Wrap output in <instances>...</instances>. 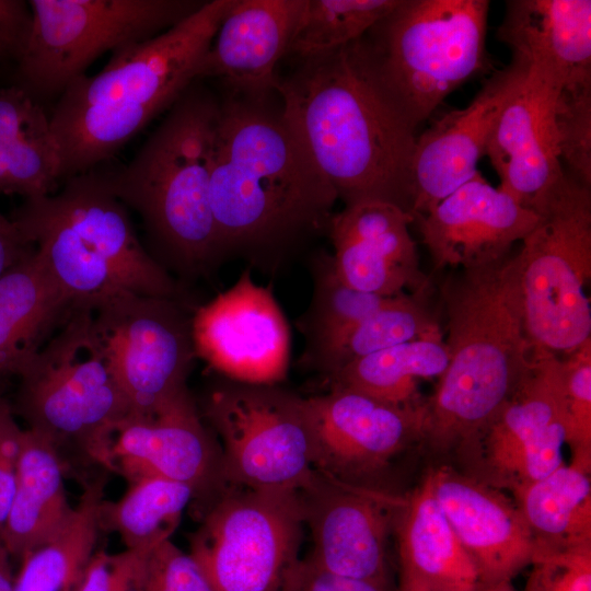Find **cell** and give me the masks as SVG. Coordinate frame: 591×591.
Here are the masks:
<instances>
[{"instance_id":"22","label":"cell","mask_w":591,"mask_h":591,"mask_svg":"<svg viewBox=\"0 0 591 591\" xmlns=\"http://www.w3.org/2000/svg\"><path fill=\"white\" fill-rule=\"evenodd\" d=\"M430 475L436 500L472 558L480 589L509 583L531 565L537 545L513 501L450 467Z\"/></svg>"},{"instance_id":"18","label":"cell","mask_w":591,"mask_h":591,"mask_svg":"<svg viewBox=\"0 0 591 591\" xmlns=\"http://www.w3.org/2000/svg\"><path fill=\"white\" fill-rule=\"evenodd\" d=\"M301 497L313 544L306 559L338 576L389 583L386 547L396 498L318 472Z\"/></svg>"},{"instance_id":"14","label":"cell","mask_w":591,"mask_h":591,"mask_svg":"<svg viewBox=\"0 0 591 591\" xmlns=\"http://www.w3.org/2000/svg\"><path fill=\"white\" fill-rule=\"evenodd\" d=\"M112 472L131 483L159 476L188 485L200 514L228 487L217 437L188 387L147 415L131 413L116 427Z\"/></svg>"},{"instance_id":"3","label":"cell","mask_w":591,"mask_h":591,"mask_svg":"<svg viewBox=\"0 0 591 591\" xmlns=\"http://www.w3.org/2000/svg\"><path fill=\"white\" fill-rule=\"evenodd\" d=\"M448 366L426 401L422 440L467 445L532 369L535 346L523 320L515 254L457 269L441 287Z\"/></svg>"},{"instance_id":"42","label":"cell","mask_w":591,"mask_h":591,"mask_svg":"<svg viewBox=\"0 0 591 591\" xmlns=\"http://www.w3.org/2000/svg\"><path fill=\"white\" fill-rule=\"evenodd\" d=\"M48 138L50 119L42 104L14 84L0 89V143Z\"/></svg>"},{"instance_id":"34","label":"cell","mask_w":591,"mask_h":591,"mask_svg":"<svg viewBox=\"0 0 591 591\" xmlns=\"http://www.w3.org/2000/svg\"><path fill=\"white\" fill-rule=\"evenodd\" d=\"M308 259L312 297L296 321L305 340L304 347L364 320L399 296L385 297L349 286L339 277L332 254L325 250L310 253Z\"/></svg>"},{"instance_id":"10","label":"cell","mask_w":591,"mask_h":591,"mask_svg":"<svg viewBox=\"0 0 591 591\" xmlns=\"http://www.w3.org/2000/svg\"><path fill=\"white\" fill-rule=\"evenodd\" d=\"M204 1L31 0L32 22L14 85L42 101L62 92L102 54L152 38Z\"/></svg>"},{"instance_id":"19","label":"cell","mask_w":591,"mask_h":591,"mask_svg":"<svg viewBox=\"0 0 591 591\" xmlns=\"http://www.w3.org/2000/svg\"><path fill=\"white\" fill-rule=\"evenodd\" d=\"M529 66L520 57L494 73L467 106L445 113L416 136L413 155L415 218L431 211L441 200L477 172L495 125L521 86Z\"/></svg>"},{"instance_id":"28","label":"cell","mask_w":591,"mask_h":591,"mask_svg":"<svg viewBox=\"0 0 591 591\" xmlns=\"http://www.w3.org/2000/svg\"><path fill=\"white\" fill-rule=\"evenodd\" d=\"M403 506L401 577L432 591H479L477 569L436 500L430 473Z\"/></svg>"},{"instance_id":"33","label":"cell","mask_w":591,"mask_h":591,"mask_svg":"<svg viewBox=\"0 0 591 591\" xmlns=\"http://www.w3.org/2000/svg\"><path fill=\"white\" fill-rule=\"evenodd\" d=\"M128 484L120 499L102 501L100 531L117 533L127 549L149 552L171 540L195 495L188 485L159 476Z\"/></svg>"},{"instance_id":"32","label":"cell","mask_w":591,"mask_h":591,"mask_svg":"<svg viewBox=\"0 0 591 591\" xmlns=\"http://www.w3.org/2000/svg\"><path fill=\"white\" fill-rule=\"evenodd\" d=\"M449 361L443 335L408 340L351 362L325 380L401 406H417L421 380L440 378Z\"/></svg>"},{"instance_id":"46","label":"cell","mask_w":591,"mask_h":591,"mask_svg":"<svg viewBox=\"0 0 591 591\" xmlns=\"http://www.w3.org/2000/svg\"><path fill=\"white\" fill-rule=\"evenodd\" d=\"M31 248L11 218L0 212V278Z\"/></svg>"},{"instance_id":"45","label":"cell","mask_w":591,"mask_h":591,"mask_svg":"<svg viewBox=\"0 0 591 591\" xmlns=\"http://www.w3.org/2000/svg\"><path fill=\"white\" fill-rule=\"evenodd\" d=\"M27 3L0 0V66L7 61L15 63L23 49L32 22Z\"/></svg>"},{"instance_id":"27","label":"cell","mask_w":591,"mask_h":591,"mask_svg":"<svg viewBox=\"0 0 591 591\" xmlns=\"http://www.w3.org/2000/svg\"><path fill=\"white\" fill-rule=\"evenodd\" d=\"M65 471L42 436L24 429L18 460L14 490L1 542L11 558L25 555L51 540L70 518Z\"/></svg>"},{"instance_id":"2","label":"cell","mask_w":591,"mask_h":591,"mask_svg":"<svg viewBox=\"0 0 591 591\" xmlns=\"http://www.w3.org/2000/svg\"><path fill=\"white\" fill-rule=\"evenodd\" d=\"M297 61L274 90L338 199L345 206L389 202L412 215L415 131L382 94L355 44Z\"/></svg>"},{"instance_id":"44","label":"cell","mask_w":591,"mask_h":591,"mask_svg":"<svg viewBox=\"0 0 591 591\" xmlns=\"http://www.w3.org/2000/svg\"><path fill=\"white\" fill-rule=\"evenodd\" d=\"M281 591H391L390 583L359 580L326 571L301 559Z\"/></svg>"},{"instance_id":"20","label":"cell","mask_w":591,"mask_h":591,"mask_svg":"<svg viewBox=\"0 0 591 591\" xmlns=\"http://www.w3.org/2000/svg\"><path fill=\"white\" fill-rule=\"evenodd\" d=\"M415 221L434 270L475 269L507 258L513 244L535 227L538 215L477 172Z\"/></svg>"},{"instance_id":"4","label":"cell","mask_w":591,"mask_h":591,"mask_svg":"<svg viewBox=\"0 0 591 591\" xmlns=\"http://www.w3.org/2000/svg\"><path fill=\"white\" fill-rule=\"evenodd\" d=\"M220 101L194 81L134 159L105 172L112 193L135 209L177 269L205 274L222 263L210 200Z\"/></svg>"},{"instance_id":"36","label":"cell","mask_w":591,"mask_h":591,"mask_svg":"<svg viewBox=\"0 0 591 591\" xmlns=\"http://www.w3.org/2000/svg\"><path fill=\"white\" fill-rule=\"evenodd\" d=\"M60 177L54 138L0 143V193L26 198L53 194Z\"/></svg>"},{"instance_id":"7","label":"cell","mask_w":591,"mask_h":591,"mask_svg":"<svg viewBox=\"0 0 591 591\" xmlns=\"http://www.w3.org/2000/svg\"><path fill=\"white\" fill-rule=\"evenodd\" d=\"M234 1H204L167 31L114 51L99 73L76 79L53 112L71 111L83 143L112 157L196 81L198 65Z\"/></svg>"},{"instance_id":"15","label":"cell","mask_w":591,"mask_h":591,"mask_svg":"<svg viewBox=\"0 0 591 591\" xmlns=\"http://www.w3.org/2000/svg\"><path fill=\"white\" fill-rule=\"evenodd\" d=\"M196 356L221 376L278 384L290 359V329L271 287L246 268L225 291L192 315Z\"/></svg>"},{"instance_id":"48","label":"cell","mask_w":591,"mask_h":591,"mask_svg":"<svg viewBox=\"0 0 591 591\" xmlns=\"http://www.w3.org/2000/svg\"><path fill=\"white\" fill-rule=\"evenodd\" d=\"M396 591H432L427 586H425L422 582L401 577L399 579V586Z\"/></svg>"},{"instance_id":"24","label":"cell","mask_w":591,"mask_h":591,"mask_svg":"<svg viewBox=\"0 0 591 591\" xmlns=\"http://www.w3.org/2000/svg\"><path fill=\"white\" fill-rule=\"evenodd\" d=\"M305 0H235L201 58L196 81L219 79L231 94L275 93L276 68L286 57Z\"/></svg>"},{"instance_id":"26","label":"cell","mask_w":591,"mask_h":591,"mask_svg":"<svg viewBox=\"0 0 591 591\" xmlns=\"http://www.w3.org/2000/svg\"><path fill=\"white\" fill-rule=\"evenodd\" d=\"M71 308L32 246L0 278V382L19 379Z\"/></svg>"},{"instance_id":"8","label":"cell","mask_w":591,"mask_h":591,"mask_svg":"<svg viewBox=\"0 0 591 591\" xmlns=\"http://www.w3.org/2000/svg\"><path fill=\"white\" fill-rule=\"evenodd\" d=\"M487 0H399L355 47L371 78L415 131L487 66Z\"/></svg>"},{"instance_id":"30","label":"cell","mask_w":591,"mask_h":591,"mask_svg":"<svg viewBox=\"0 0 591 591\" xmlns=\"http://www.w3.org/2000/svg\"><path fill=\"white\" fill-rule=\"evenodd\" d=\"M537 547L591 545L590 466L561 464L547 476L511 488Z\"/></svg>"},{"instance_id":"35","label":"cell","mask_w":591,"mask_h":591,"mask_svg":"<svg viewBox=\"0 0 591 591\" xmlns=\"http://www.w3.org/2000/svg\"><path fill=\"white\" fill-rule=\"evenodd\" d=\"M399 0H305L286 57L317 56L360 39Z\"/></svg>"},{"instance_id":"43","label":"cell","mask_w":591,"mask_h":591,"mask_svg":"<svg viewBox=\"0 0 591 591\" xmlns=\"http://www.w3.org/2000/svg\"><path fill=\"white\" fill-rule=\"evenodd\" d=\"M23 431L12 404L0 393V541L14 490Z\"/></svg>"},{"instance_id":"38","label":"cell","mask_w":591,"mask_h":591,"mask_svg":"<svg viewBox=\"0 0 591 591\" xmlns=\"http://www.w3.org/2000/svg\"><path fill=\"white\" fill-rule=\"evenodd\" d=\"M567 414V441L573 462L590 465L591 453V338L560 358Z\"/></svg>"},{"instance_id":"41","label":"cell","mask_w":591,"mask_h":591,"mask_svg":"<svg viewBox=\"0 0 591 591\" xmlns=\"http://www.w3.org/2000/svg\"><path fill=\"white\" fill-rule=\"evenodd\" d=\"M146 591H215L204 571L171 540L154 547L147 558Z\"/></svg>"},{"instance_id":"39","label":"cell","mask_w":591,"mask_h":591,"mask_svg":"<svg viewBox=\"0 0 591 591\" xmlns=\"http://www.w3.org/2000/svg\"><path fill=\"white\" fill-rule=\"evenodd\" d=\"M525 591H591V545L537 547Z\"/></svg>"},{"instance_id":"37","label":"cell","mask_w":591,"mask_h":591,"mask_svg":"<svg viewBox=\"0 0 591 591\" xmlns=\"http://www.w3.org/2000/svg\"><path fill=\"white\" fill-rule=\"evenodd\" d=\"M554 123L561 162L573 179L591 189V85L563 90Z\"/></svg>"},{"instance_id":"40","label":"cell","mask_w":591,"mask_h":591,"mask_svg":"<svg viewBox=\"0 0 591 591\" xmlns=\"http://www.w3.org/2000/svg\"><path fill=\"white\" fill-rule=\"evenodd\" d=\"M151 551L94 552L78 591H146L147 558Z\"/></svg>"},{"instance_id":"5","label":"cell","mask_w":591,"mask_h":591,"mask_svg":"<svg viewBox=\"0 0 591 591\" xmlns=\"http://www.w3.org/2000/svg\"><path fill=\"white\" fill-rule=\"evenodd\" d=\"M11 220L72 305L130 291L178 300V285L140 244L104 173L66 178L57 194L26 198Z\"/></svg>"},{"instance_id":"23","label":"cell","mask_w":591,"mask_h":591,"mask_svg":"<svg viewBox=\"0 0 591 591\" xmlns=\"http://www.w3.org/2000/svg\"><path fill=\"white\" fill-rule=\"evenodd\" d=\"M560 91L528 70L502 109L486 153L500 178L498 188L531 209L564 175L554 114Z\"/></svg>"},{"instance_id":"13","label":"cell","mask_w":591,"mask_h":591,"mask_svg":"<svg viewBox=\"0 0 591 591\" xmlns=\"http://www.w3.org/2000/svg\"><path fill=\"white\" fill-rule=\"evenodd\" d=\"M81 305L134 414H151L187 387L197 356L178 300L117 291Z\"/></svg>"},{"instance_id":"29","label":"cell","mask_w":591,"mask_h":591,"mask_svg":"<svg viewBox=\"0 0 591 591\" xmlns=\"http://www.w3.org/2000/svg\"><path fill=\"white\" fill-rule=\"evenodd\" d=\"M428 293H402L364 320L304 347L301 366L326 380L351 362L385 348L443 335L440 320L427 303Z\"/></svg>"},{"instance_id":"47","label":"cell","mask_w":591,"mask_h":591,"mask_svg":"<svg viewBox=\"0 0 591 591\" xmlns=\"http://www.w3.org/2000/svg\"><path fill=\"white\" fill-rule=\"evenodd\" d=\"M14 578L11 567V556L0 541V591H13Z\"/></svg>"},{"instance_id":"12","label":"cell","mask_w":591,"mask_h":591,"mask_svg":"<svg viewBox=\"0 0 591 591\" xmlns=\"http://www.w3.org/2000/svg\"><path fill=\"white\" fill-rule=\"evenodd\" d=\"M199 520L188 553L215 591H281L301 561V493L228 486Z\"/></svg>"},{"instance_id":"31","label":"cell","mask_w":591,"mask_h":591,"mask_svg":"<svg viewBox=\"0 0 591 591\" xmlns=\"http://www.w3.org/2000/svg\"><path fill=\"white\" fill-rule=\"evenodd\" d=\"M107 472L84 484L79 502L61 530L21 559L13 591H78L101 533L99 510Z\"/></svg>"},{"instance_id":"25","label":"cell","mask_w":591,"mask_h":591,"mask_svg":"<svg viewBox=\"0 0 591 591\" xmlns=\"http://www.w3.org/2000/svg\"><path fill=\"white\" fill-rule=\"evenodd\" d=\"M497 37L560 92L591 85L590 0H510Z\"/></svg>"},{"instance_id":"17","label":"cell","mask_w":591,"mask_h":591,"mask_svg":"<svg viewBox=\"0 0 591 591\" xmlns=\"http://www.w3.org/2000/svg\"><path fill=\"white\" fill-rule=\"evenodd\" d=\"M566 441L560 357L535 346L528 376L467 445L478 447L489 471L511 489L564 464Z\"/></svg>"},{"instance_id":"6","label":"cell","mask_w":591,"mask_h":591,"mask_svg":"<svg viewBox=\"0 0 591 591\" xmlns=\"http://www.w3.org/2000/svg\"><path fill=\"white\" fill-rule=\"evenodd\" d=\"M13 412L55 449L67 472H112L117 425L132 413L93 329L86 305L66 320L19 376Z\"/></svg>"},{"instance_id":"21","label":"cell","mask_w":591,"mask_h":591,"mask_svg":"<svg viewBox=\"0 0 591 591\" xmlns=\"http://www.w3.org/2000/svg\"><path fill=\"white\" fill-rule=\"evenodd\" d=\"M414 217L402 208L370 200L345 206L331 219L327 236L339 277L362 291L393 297L429 292L417 246Z\"/></svg>"},{"instance_id":"16","label":"cell","mask_w":591,"mask_h":591,"mask_svg":"<svg viewBox=\"0 0 591 591\" xmlns=\"http://www.w3.org/2000/svg\"><path fill=\"white\" fill-rule=\"evenodd\" d=\"M316 472L361 486L424 436L426 401L417 406L383 402L362 392L331 386L305 397Z\"/></svg>"},{"instance_id":"49","label":"cell","mask_w":591,"mask_h":591,"mask_svg":"<svg viewBox=\"0 0 591 591\" xmlns=\"http://www.w3.org/2000/svg\"><path fill=\"white\" fill-rule=\"evenodd\" d=\"M479 591H512V589L509 582V583H503V584L491 587V588H484V589H480Z\"/></svg>"},{"instance_id":"9","label":"cell","mask_w":591,"mask_h":591,"mask_svg":"<svg viewBox=\"0 0 591 591\" xmlns=\"http://www.w3.org/2000/svg\"><path fill=\"white\" fill-rule=\"evenodd\" d=\"M532 210L515 253L524 325L534 346L565 356L591 338V189L565 173Z\"/></svg>"},{"instance_id":"11","label":"cell","mask_w":591,"mask_h":591,"mask_svg":"<svg viewBox=\"0 0 591 591\" xmlns=\"http://www.w3.org/2000/svg\"><path fill=\"white\" fill-rule=\"evenodd\" d=\"M197 405L218 437L227 486L301 493L314 480L305 397L222 376Z\"/></svg>"},{"instance_id":"1","label":"cell","mask_w":591,"mask_h":591,"mask_svg":"<svg viewBox=\"0 0 591 591\" xmlns=\"http://www.w3.org/2000/svg\"><path fill=\"white\" fill-rule=\"evenodd\" d=\"M271 95L220 101L210 200L222 263L275 277L327 234L338 197Z\"/></svg>"}]
</instances>
